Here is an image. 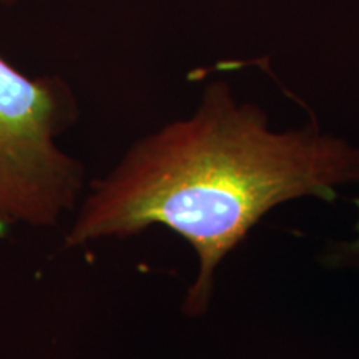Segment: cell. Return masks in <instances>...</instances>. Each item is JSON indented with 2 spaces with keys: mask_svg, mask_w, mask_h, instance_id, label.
Wrapping results in <instances>:
<instances>
[{
  "mask_svg": "<svg viewBox=\"0 0 359 359\" xmlns=\"http://www.w3.org/2000/svg\"><path fill=\"white\" fill-rule=\"evenodd\" d=\"M359 183V147L316 125L275 132L263 110L238 103L212 83L188 118L175 120L128 148L80 201L64 238L80 248L161 224L198 258L183 311L206 313L215 275L251 228L275 206L314 196L334 201Z\"/></svg>",
  "mask_w": 359,
  "mask_h": 359,
  "instance_id": "6da1fadb",
  "label": "cell"
},
{
  "mask_svg": "<svg viewBox=\"0 0 359 359\" xmlns=\"http://www.w3.org/2000/svg\"><path fill=\"white\" fill-rule=\"evenodd\" d=\"M77 105L58 77H29L0 55V228H53L83 198V167L58 145Z\"/></svg>",
  "mask_w": 359,
  "mask_h": 359,
  "instance_id": "7a4b0ae2",
  "label": "cell"
},
{
  "mask_svg": "<svg viewBox=\"0 0 359 359\" xmlns=\"http://www.w3.org/2000/svg\"><path fill=\"white\" fill-rule=\"evenodd\" d=\"M359 210V198L354 201ZM356 233L358 236L346 243L336 245L334 248H331L330 255H327V263L331 266H344V264H359V218L356 223Z\"/></svg>",
  "mask_w": 359,
  "mask_h": 359,
  "instance_id": "3957f363",
  "label": "cell"
},
{
  "mask_svg": "<svg viewBox=\"0 0 359 359\" xmlns=\"http://www.w3.org/2000/svg\"><path fill=\"white\" fill-rule=\"evenodd\" d=\"M17 0H0V6H12V4H15Z\"/></svg>",
  "mask_w": 359,
  "mask_h": 359,
  "instance_id": "277c9868",
  "label": "cell"
}]
</instances>
